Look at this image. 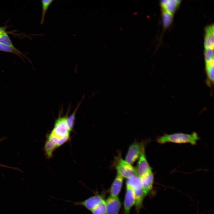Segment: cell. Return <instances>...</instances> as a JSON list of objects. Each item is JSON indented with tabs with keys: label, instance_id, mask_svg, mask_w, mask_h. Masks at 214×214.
Returning <instances> with one entry per match:
<instances>
[{
	"label": "cell",
	"instance_id": "obj_18",
	"mask_svg": "<svg viewBox=\"0 0 214 214\" xmlns=\"http://www.w3.org/2000/svg\"><path fill=\"white\" fill-rule=\"evenodd\" d=\"M0 43L12 48L16 49L7 33L4 32L0 34Z\"/></svg>",
	"mask_w": 214,
	"mask_h": 214
},
{
	"label": "cell",
	"instance_id": "obj_17",
	"mask_svg": "<svg viewBox=\"0 0 214 214\" xmlns=\"http://www.w3.org/2000/svg\"><path fill=\"white\" fill-rule=\"evenodd\" d=\"M92 214H106L105 200H103L91 211Z\"/></svg>",
	"mask_w": 214,
	"mask_h": 214
},
{
	"label": "cell",
	"instance_id": "obj_11",
	"mask_svg": "<svg viewBox=\"0 0 214 214\" xmlns=\"http://www.w3.org/2000/svg\"><path fill=\"white\" fill-rule=\"evenodd\" d=\"M123 178L117 174L109 188V196L114 197H119L122 188Z\"/></svg>",
	"mask_w": 214,
	"mask_h": 214
},
{
	"label": "cell",
	"instance_id": "obj_15",
	"mask_svg": "<svg viewBox=\"0 0 214 214\" xmlns=\"http://www.w3.org/2000/svg\"><path fill=\"white\" fill-rule=\"evenodd\" d=\"M206 69L209 81L213 83L214 81V60L205 62Z\"/></svg>",
	"mask_w": 214,
	"mask_h": 214
},
{
	"label": "cell",
	"instance_id": "obj_1",
	"mask_svg": "<svg viewBox=\"0 0 214 214\" xmlns=\"http://www.w3.org/2000/svg\"><path fill=\"white\" fill-rule=\"evenodd\" d=\"M199 139L197 133L193 132L191 134L181 133L171 134L165 133L162 136L158 137L156 140L158 143L160 144L171 142L177 144L189 143L195 145Z\"/></svg>",
	"mask_w": 214,
	"mask_h": 214
},
{
	"label": "cell",
	"instance_id": "obj_23",
	"mask_svg": "<svg viewBox=\"0 0 214 214\" xmlns=\"http://www.w3.org/2000/svg\"><path fill=\"white\" fill-rule=\"evenodd\" d=\"M5 32V28L4 27H0V34Z\"/></svg>",
	"mask_w": 214,
	"mask_h": 214
},
{
	"label": "cell",
	"instance_id": "obj_12",
	"mask_svg": "<svg viewBox=\"0 0 214 214\" xmlns=\"http://www.w3.org/2000/svg\"><path fill=\"white\" fill-rule=\"evenodd\" d=\"M59 141L58 139L50 134L48 136L45 147V153L48 157H51L54 151L58 147V143Z\"/></svg>",
	"mask_w": 214,
	"mask_h": 214
},
{
	"label": "cell",
	"instance_id": "obj_22",
	"mask_svg": "<svg viewBox=\"0 0 214 214\" xmlns=\"http://www.w3.org/2000/svg\"><path fill=\"white\" fill-rule=\"evenodd\" d=\"M78 107H77V109H75V111L71 114L68 117H67V121L68 125L71 130L74 124V122L76 114L77 109Z\"/></svg>",
	"mask_w": 214,
	"mask_h": 214
},
{
	"label": "cell",
	"instance_id": "obj_9",
	"mask_svg": "<svg viewBox=\"0 0 214 214\" xmlns=\"http://www.w3.org/2000/svg\"><path fill=\"white\" fill-rule=\"evenodd\" d=\"M106 214H119L122 203L119 197L109 196L106 200Z\"/></svg>",
	"mask_w": 214,
	"mask_h": 214
},
{
	"label": "cell",
	"instance_id": "obj_10",
	"mask_svg": "<svg viewBox=\"0 0 214 214\" xmlns=\"http://www.w3.org/2000/svg\"><path fill=\"white\" fill-rule=\"evenodd\" d=\"M152 169L147 159L144 145L142 144L141 152L136 169L138 175L140 177Z\"/></svg>",
	"mask_w": 214,
	"mask_h": 214
},
{
	"label": "cell",
	"instance_id": "obj_5",
	"mask_svg": "<svg viewBox=\"0 0 214 214\" xmlns=\"http://www.w3.org/2000/svg\"><path fill=\"white\" fill-rule=\"evenodd\" d=\"M106 195L104 192L95 194L82 201L73 202V204L83 206L91 212L105 199Z\"/></svg>",
	"mask_w": 214,
	"mask_h": 214
},
{
	"label": "cell",
	"instance_id": "obj_19",
	"mask_svg": "<svg viewBox=\"0 0 214 214\" xmlns=\"http://www.w3.org/2000/svg\"><path fill=\"white\" fill-rule=\"evenodd\" d=\"M53 1V0H41L42 8V18L41 21V24L43 23L45 15L48 7Z\"/></svg>",
	"mask_w": 214,
	"mask_h": 214
},
{
	"label": "cell",
	"instance_id": "obj_8",
	"mask_svg": "<svg viewBox=\"0 0 214 214\" xmlns=\"http://www.w3.org/2000/svg\"><path fill=\"white\" fill-rule=\"evenodd\" d=\"M141 186L146 196L152 190L154 180V175L152 169L139 177Z\"/></svg>",
	"mask_w": 214,
	"mask_h": 214
},
{
	"label": "cell",
	"instance_id": "obj_4",
	"mask_svg": "<svg viewBox=\"0 0 214 214\" xmlns=\"http://www.w3.org/2000/svg\"><path fill=\"white\" fill-rule=\"evenodd\" d=\"M115 167L117 174L127 179L138 175L136 169L122 158H118L116 162Z\"/></svg>",
	"mask_w": 214,
	"mask_h": 214
},
{
	"label": "cell",
	"instance_id": "obj_3",
	"mask_svg": "<svg viewBox=\"0 0 214 214\" xmlns=\"http://www.w3.org/2000/svg\"><path fill=\"white\" fill-rule=\"evenodd\" d=\"M67 116H59L56 121L52 131L50 134L59 141L65 137L69 136L71 130L67 121Z\"/></svg>",
	"mask_w": 214,
	"mask_h": 214
},
{
	"label": "cell",
	"instance_id": "obj_13",
	"mask_svg": "<svg viewBox=\"0 0 214 214\" xmlns=\"http://www.w3.org/2000/svg\"><path fill=\"white\" fill-rule=\"evenodd\" d=\"M214 25L211 24L205 28V34L204 40L205 48L213 49L214 48Z\"/></svg>",
	"mask_w": 214,
	"mask_h": 214
},
{
	"label": "cell",
	"instance_id": "obj_6",
	"mask_svg": "<svg viewBox=\"0 0 214 214\" xmlns=\"http://www.w3.org/2000/svg\"><path fill=\"white\" fill-rule=\"evenodd\" d=\"M142 145L137 142L131 144L129 148L125 160L131 165L134 163L140 157Z\"/></svg>",
	"mask_w": 214,
	"mask_h": 214
},
{
	"label": "cell",
	"instance_id": "obj_14",
	"mask_svg": "<svg viewBox=\"0 0 214 214\" xmlns=\"http://www.w3.org/2000/svg\"><path fill=\"white\" fill-rule=\"evenodd\" d=\"M180 2L179 0H163L160 1L163 10L171 13L176 10Z\"/></svg>",
	"mask_w": 214,
	"mask_h": 214
},
{
	"label": "cell",
	"instance_id": "obj_2",
	"mask_svg": "<svg viewBox=\"0 0 214 214\" xmlns=\"http://www.w3.org/2000/svg\"><path fill=\"white\" fill-rule=\"evenodd\" d=\"M126 183L132 187L134 196L135 210L136 214H139L143 206L144 199L146 195L141 186L139 177L135 176L127 179Z\"/></svg>",
	"mask_w": 214,
	"mask_h": 214
},
{
	"label": "cell",
	"instance_id": "obj_21",
	"mask_svg": "<svg viewBox=\"0 0 214 214\" xmlns=\"http://www.w3.org/2000/svg\"><path fill=\"white\" fill-rule=\"evenodd\" d=\"M204 56L205 62L214 60L213 49L205 48Z\"/></svg>",
	"mask_w": 214,
	"mask_h": 214
},
{
	"label": "cell",
	"instance_id": "obj_7",
	"mask_svg": "<svg viewBox=\"0 0 214 214\" xmlns=\"http://www.w3.org/2000/svg\"><path fill=\"white\" fill-rule=\"evenodd\" d=\"M135 204L133 189L129 184L126 183V191L123 203L124 214H130L131 209Z\"/></svg>",
	"mask_w": 214,
	"mask_h": 214
},
{
	"label": "cell",
	"instance_id": "obj_20",
	"mask_svg": "<svg viewBox=\"0 0 214 214\" xmlns=\"http://www.w3.org/2000/svg\"><path fill=\"white\" fill-rule=\"evenodd\" d=\"M0 51L13 53L19 55L22 54L17 49H14L1 43H0Z\"/></svg>",
	"mask_w": 214,
	"mask_h": 214
},
{
	"label": "cell",
	"instance_id": "obj_16",
	"mask_svg": "<svg viewBox=\"0 0 214 214\" xmlns=\"http://www.w3.org/2000/svg\"><path fill=\"white\" fill-rule=\"evenodd\" d=\"M162 16L163 22L164 26L165 27L169 26L172 20L173 17L172 13L163 10Z\"/></svg>",
	"mask_w": 214,
	"mask_h": 214
}]
</instances>
